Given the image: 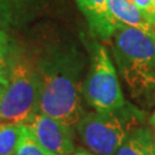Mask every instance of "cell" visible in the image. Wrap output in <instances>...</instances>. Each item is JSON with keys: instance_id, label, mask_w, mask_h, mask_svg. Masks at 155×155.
<instances>
[{"instance_id": "obj_10", "label": "cell", "mask_w": 155, "mask_h": 155, "mask_svg": "<svg viewBox=\"0 0 155 155\" xmlns=\"http://www.w3.org/2000/svg\"><path fill=\"white\" fill-rule=\"evenodd\" d=\"M24 132V125L0 121V155H14Z\"/></svg>"}, {"instance_id": "obj_1", "label": "cell", "mask_w": 155, "mask_h": 155, "mask_svg": "<svg viewBox=\"0 0 155 155\" xmlns=\"http://www.w3.org/2000/svg\"><path fill=\"white\" fill-rule=\"evenodd\" d=\"M114 58L132 99L154 104L155 32L120 24L114 33Z\"/></svg>"}, {"instance_id": "obj_8", "label": "cell", "mask_w": 155, "mask_h": 155, "mask_svg": "<svg viewBox=\"0 0 155 155\" xmlns=\"http://www.w3.org/2000/svg\"><path fill=\"white\" fill-rule=\"evenodd\" d=\"M108 7L117 24L140 29L150 33L155 32L148 17L130 0H108Z\"/></svg>"}, {"instance_id": "obj_13", "label": "cell", "mask_w": 155, "mask_h": 155, "mask_svg": "<svg viewBox=\"0 0 155 155\" xmlns=\"http://www.w3.org/2000/svg\"><path fill=\"white\" fill-rule=\"evenodd\" d=\"M132 4L138 7L140 11L145 13V15L148 17L150 22V18L154 14V6H153V0H130ZM153 25V24H152Z\"/></svg>"}, {"instance_id": "obj_12", "label": "cell", "mask_w": 155, "mask_h": 155, "mask_svg": "<svg viewBox=\"0 0 155 155\" xmlns=\"http://www.w3.org/2000/svg\"><path fill=\"white\" fill-rule=\"evenodd\" d=\"M8 37L2 30H0V85L6 87L9 81L12 67L8 62Z\"/></svg>"}, {"instance_id": "obj_15", "label": "cell", "mask_w": 155, "mask_h": 155, "mask_svg": "<svg viewBox=\"0 0 155 155\" xmlns=\"http://www.w3.org/2000/svg\"><path fill=\"white\" fill-rule=\"evenodd\" d=\"M22 0H0V7H7V6H13L15 4L21 2Z\"/></svg>"}, {"instance_id": "obj_5", "label": "cell", "mask_w": 155, "mask_h": 155, "mask_svg": "<svg viewBox=\"0 0 155 155\" xmlns=\"http://www.w3.org/2000/svg\"><path fill=\"white\" fill-rule=\"evenodd\" d=\"M83 93L87 104L100 113H115L127 105L116 69L104 46H98L95 50Z\"/></svg>"}, {"instance_id": "obj_6", "label": "cell", "mask_w": 155, "mask_h": 155, "mask_svg": "<svg viewBox=\"0 0 155 155\" xmlns=\"http://www.w3.org/2000/svg\"><path fill=\"white\" fill-rule=\"evenodd\" d=\"M39 144L56 155H71L75 150L70 127L38 111L24 124Z\"/></svg>"}, {"instance_id": "obj_21", "label": "cell", "mask_w": 155, "mask_h": 155, "mask_svg": "<svg viewBox=\"0 0 155 155\" xmlns=\"http://www.w3.org/2000/svg\"><path fill=\"white\" fill-rule=\"evenodd\" d=\"M14 155H15V154H14Z\"/></svg>"}, {"instance_id": "obj_9", "label": "cell", "mask_w": 155, "mask_h": 155, "mask_svg": "<svg viewBox=\"0 0 155 155\" xmlns=\"http://www.w3.org/2000/svg\"><path fill=\"white\" fill-rule=\"evenodd\" d=\"M115 155H155V139L148 127H137L127 133Z\"/></svg>"}, {"instance_id": "obj_3", "label": "cell", "mask_w": 155, "mask_h": 155, "mask_svg": "<svg viewBox=\"0 0 155 155\" xmlns=\"http://www.w3.org/2000/svg\"><path fill=\"white\" fill-rule=\"evenodd\" d=\"M141 114L127 105L115 113L92 111L84 114L77 132L87 150L98 155H115L127 133L140 125Z\"/></svg>"}, {"instance_id": "obj_19", "label": "cell", "mask_w": 155, "mask_h": 155, "mask_svg": "<svg viewBox=\"0 0 155 155\" xmlns=\"http://www.w3.org/2000/svg\"><path fill=\"white\" fill-rule=\"evenodd\" d=\"M153 25H155V21H154V22H153Z\"/></svg>"}, {"instance_id": "obj_14", "label": "cell", "mask_w": 155, "mask_h": 155, "mask_svg": "<svg viewBox=\"0 0 155 155\" xmlns=\"http://www.w3.org/2000/svg\"><path fill=\"white\" fill-rule=\"evenodd\" d=\"M71 155H98L93 153V152H91L90 150H84V148H76V150H74V153Z\"/></svg>"}, {"instance_id": "obj_4", "label": "cell", "mask_w": 155, "mask_h": 155, "mask_svg": "<svg viewBox=\"0 0 155 155\" xmlns=\"http://www.w3.org/2000/svg\"><path fill=\"white\" fill-rule=\"evenodd\" d=\"M41 75L25 61L12 67L8 85L0 98V121L27 124L39 111Z\"/></svg>"}, {"instance_id": "obj_11", "label": "cell", "mask_w": 155, "mask_h": 155, "mask_svg": "<svg viewBox=\"0 0 155 155\" xmlns=\"http://www.w3.org/2000/svg\"><path fill=\"white\" fill-rule=\"evenodd\" d=\"M15 155H56L46 150L44 146L39 144L37 139L30 133L27 127L24 125V132L18 143Z\"/></svg>"}, {"instance_id": "obj_17", "label": "cell", "mask_w": 155, "mask_h": 155, "mask_svg": "<svg viewBox=\"0 0 155 155\" xmlns=\"http://www.w3.org/2000/svg\"><path fill=\"white\" fill-rule=\"evenodd\" d=\"M153 6H154V14H153V16L150 18V23L153 24V22L155 21V0H153Z\"/></svg>"}, {"instance_id": "obj_20", "label": "cell", "mask_w": 155, "mask_h": 155, "mask_svg": "<svg viewBox=\"0 0 155 155\" xmlns=\"http://www.w3.org/2000/svg\"><path fill=\"white\" fill-rule=\"evenodd\" d=\"M154 139H155V134H154Z\"/></svg>"}, {"instance_id": "obj_18", "label": "cell", "mask_w": 155, "mask_h": 155, "mask_svg": "<svg viewBox=\"0 0 155 155\" xmlns=\"http://www.w3.org/2000/svg\"><path fill=\"white\" fill-rule=\"evenodd\" d=\"M4 89H5V87L0 85V98H1V95H2V92H4Z\"/></svg>"}, {"instance_id": "obj_7", "label": "cell", "mask_w": 155, "mask_h": 155, "mask_svg": "<svg viewBox=\"0 0 155 155\" xmlns=\"http://www.w3.org/2000/svg\"><path fill=\"white\" fill-rule=\"evenodd\" d=\"M76 2L97 37L108 39L114 36L120 24L110 15L108 0H76Z\"/></svg>"}, {"instance_id": "obj_16", "label": "cell", "mask_w": 155, "mask_h": 155, "mask_svg": "<svg viewBox=\"0 0 155 155\" xmlns=\"http://www.w3.org/2000/svg\"><path fill=\"white\" fill-rule=\"evenodd\" d=\"M150 125H152V127H153L155 129V111L153 113V115L150 116Z\"/></svg>"}, {"instance_id": "obj_2", "label": "cell", "mask_w": 155, "mask_h": 155, "mask_svg": "<svg viewBox=\"0 0 155 155\" xmlns=\"http://www.w3.org/2000/svg\"><path fill=\"white\" fill-rule=\"evenodd\" d=\"M78 69L67 58L47 66L41 75L39 111L72 127L83 117Z\"/></svg>"}]
</instances>
